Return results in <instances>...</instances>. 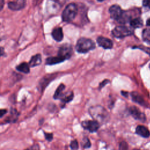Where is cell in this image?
Listing matches in <instances>:
<instances>
[{"instance_id":"7a4b0ae2","label":"cell","mask_w":150,"mask_h":150,"mask_svg":"<svg viewBox=\"0 0 150 150\" xmlns=\"http://www.w3.org/2000/svg\"><path fill=\"white\" fill-rule=\"evenodd\" d=\"M95 47V43L92 40L86 38H81L77 40L76 49L79 53H84L93 50Z\"/></svg>"},{"instance_id":"ba28073f","label":"cell","mask_w":150,"mask_h":150,"mask_svg":"<svg viewBox=\"0 0 150 150\" xmlns=\"http://www.w3.org/2000/svg\"><path fill=\"white\" fill-rule=\"evenodd\" d=\"M26 4V0H16L15 1L9 2L8 4V6L11 10L16 11L25 8Z\"/></svg>"},{"instance_id":"f546056e","label":"cell","mask_w":150,"mask_h":150,"mask_svg":"<svg viewBox=\"0 0 150 150\" xmlns=\"http://www.w3.org/2000/svg\"><path fill=\"white\" fill-rule=\"evenodd\" d=\"M4 5H5V1L4 0H0V11L3 9Z\"/></svg>"},{"instance_id":"cb8c5ba5","label":"cell","mask_w":150,"mask_h":150,"mask_svg":"<svg viewBox=\"0 0 150 150\" xmlns=\"http://www.w3.org/2000/svg\"><path fill=\"white\" fill-rule=\"evenodd\" d=\"M70 146L72 150H77L79 148V145L77 140L72 141L70 143Z\"/></svg>"},{"instance_id":"4316f807","label":"cell","mask_w":150,"mask_h":150,"mask_svg":"<svg viewBox=\"0 0 150 150\" xmlns=\"http://www.w3.org/2000/svg\"><path fill=\"white\" fill-rule=\"evenodd\" d=\"M142 4L144 6H148V8H150V0H144Z\"/></svg>"},{"instance_id":"ffe728a7","label":"cell","mask_w":150,"mask_h":150,"mask_svg":"<svg viewBox=\"0 0 150 150\" xmlns=\"http://www.w3.org/2000/svg\"><path fill=\"white\" fill-rule=\"evenodd\" d=\"M61 100L64 103H67L71 101L73 98V92H69L62 96Z\"/></svg>"},{"instance_id":"484cf974","label":"cell","mask_w":150,"mask_h":150,"mask_svg":"<svg viewBox=\"0 0 150 150\" xmlns=\"http://www.w3.org/2000/svg\"><path fill=\"white\" fill-rule=\"evenodd\" d=\"M45 138L49 141H51L53 139V134L52 133H46L45 132Z\"/></svg>"},{"instance_id":"8992f818","label":"cell","mask_w":150,"mask_h":150,"mask_svg":"<svg viewBox=\"0 0 150 150\" xmlns=\"http://www.w3.org/2000/svg\"><path fill=\"white\" fill-rule=\"evenodd\" d=\"M72 53L73 50L71 46L68 44H64L59 48L58 52V56L66 60L71 57Z\"/></svg>"},{"instance_id":"f1b7e54d","label":"cell","mask_w":150,"mask_h":150,"mask_svg":"<svg viewBox=\"0 0 150 150\" xmlns=\"http://www.w3.org/2000/svg\"><path fill=\"white\" fill-rule=\"evenodd\" d=\"M7 112V110L5 109H0V117H3Z\"/></svg>"},{"instance_id":"3957f363","label":"cell","mask_w":150,"mask_h":150,"mask_svg":"<svg viewBox=\"0 0 150 150\" xmlns=\"http://www.w3.org/2000/svg\"><path fill=\"white\" fill-rule=\"evenodd\" d=\"M77 13V6L75 4L71 3L67 5L62 12V20L69 22L73 20Z\"/></svg>"},{"instance_id":"5b68a950","label":"cell","mask_w":150,"mask_h":150,"mask_svg":"<svg viewBox=\"0 0 150 150\" xmlns=\"http://www.w3.org/2000/svg\"><path fill=\"white\" fill-rule=\"evenodd\" d=\"M132 30L125 26H118L112 31L113 36L117 38H123L132 34Z\"/></svg>"},{"instance_id":"30bf717a","label":"cell","mask_w":150,"mask_h":150,"mask_svg":"<svg viewBox=\"0 0 150 150\" xmlns=\"http://www.w3.org/2000/svg\"><path fill=\"white\" fill-rule=\"evenodd\" d=\"M123 11L121 7L117 5H112L109 9V13L110 16L115 20H117L122 15Z\"/></svg>"},{"instance_id":"52a82bcc","label":"cell","mask_w":150,"mask_h":150,"mask_svg":"<svg viewBox=\"0 0 150 150\" xmlns=\"http://www.w3.org/2000/svg\"><path fill=\"white\" fill-rule=\"evenodd\" d=\"M82 127L90 132H96L100 127V124L95 120H86L81 122Z\"/></svg>"},{"instance_id":"83f0119b","label":"cell","mask_w":150,"mask_h":150,"mask_svg":"<svg viewBox=\"0 0 150 150\" xmlns=\"http://www.w3.org/2000/svg\"><path fill=\"white\" fill-rule=\"evenodd\" d=\"M108 83H109V80H104L103 81H102V82L100 84V88H101L102 87H103L105 84H107Z\"/></svg>"},{"instance_id":"9a60e30c","label":"cell","mask_w":150,"mask_h":150,"mask_svg":"<svg viewBox=\"0 0 150 150\" xmlns=\"http://www.w3.org/2000/svg\"><path fill=\"white\" fill-rule=\"evenodd\" d=\"M41 63H42L41 55L40 54H36L31 57L28 64L30 67H35L40 65Z\"/></svg>"},{"instance_id":"6da1fadb","label":"cell","mask_w":150,"mask_h":150,"mask_svg":"<svg viewBox=\"0 0 150 150\" xmlns=\"http://www.w3.org/2000/svg\"><path fill=\"white\" fill-rule=\"evenodd\" d=\"M88 112L93 119L99 124H105L110 120V115L107 111L101 105L91 107Z\"/></svg>"},{"instance_id":"e0dca14e","label":"cell","mask_w":150,"mask_h":150,"mask_svg":"<svg viewBox=\"0 0 150 150\" xmlns=\"http://www.w3.org/2000/svg\"><path fill=\"white\" fill-rule=\"evenodd\" d=\"M16 70L20 72L27 74L29 73L30 71V66L28 63L26 62H23L21 63L20 64L18 65L16 67Z\"/></svg>"},{"instance_id":"277c9868","label":"cell","mask_w":150,"mask_h":150,"mask_svg":"<svg viewBox=\"0 0 150 150\" xmlns=\"http://www.w3.org/2000/svg\"><path fill=\"white\" fill-rule=\"evenodd\" d=\"M66 0H47L46 3V11L50 15L57 13L63 6Z\"/></svg>"},{"instance_id":"7c38bea8","label":"cell","mask_w":150,"mask_h":150,"mask_svg":"<svg viewBox=\"0 0 150 150\" xmlns=\"http://www.w3.org/2000/svg\"><path fill=\"white\" fill-rule=\"evenodd\" d=\"M52 36L56 41H62L63 38V33L62 28L57 27L54 28L52 32Z\"/></svg>"},{"instance_id":"9c48e42d","label":"cell","mask_w":150,"mask_h":150,"mask_svg":"<svg viewBox=\"0 0 150 150\" xmlns=\"http://www.w3.org/2000/svg\"><path fill=\"white\" fill-rule=\"evenodd\" d=\"M129 112L130 114L136 120L144 121L145 120V114L142 112L137 107L131 106L129 108Z\"/></svg>"},{"instance_id":"d590c367","label":"cell","mask_w":150,"mask_h":150,"mask_svg":"<svg viewBox=\"0 0 150 150\" xmlns=\"http://www.w3.org/2000/svg\"><path fill=\"white\" fill-rule=\"evenodd\" d=\"M133 150H140V149H133Z\"/></svg>"},{"instance_id":"4fadbf2b","label":"cell","mask_w":150,"mask_h":150,"mask_svg":"<svg viewBox=\"0 0 150 150\" xmlns=\"http://www.w3.org/2000/svg\"><path fill=\"white\" fill-rule=\"evenodd\" d=\"M135 131L137 134L144 138H148L150 135V132L149 129L144 125H138Z\"/></svg>"},{"instance_id":"4dcf8cb0","label":"cell","mask_w":150,"mask_h":150,"mask_svg":"<svg viewBox=\"0 0 150 150\" xmlns=\"http://www.w3.org/2000/svg\"><path fill=\"white\" fill-rule=\"evenodd\" d=\"M26 150H39V146L38 145H34L33 146H32L30 148H28Z\"/></svg>"},{"instance_id":"836d02e7","label":"cell","mask_w":150,"mask_h":150,"mask_svg":"<svg viewBox=\"0 0 150 150\" xmlns=\"http://www.w3.org/2000/svg\"><path fill=\"white\" fill-rule=\"evenodd\" d=\"M122 94L123 96H124L127 97V95H128V93H127V92H124V91H122Z\"/></svg>"},{"instance_id":"44dd1931","label":"cell","mask_w":150,"mask_h":150,"mask_svg":"<svg viewBox=\"0 0 150 150\" xmlns=\"http://www.w3.org/2000/svg\"><path fill=\"white\" fill-rule=\"evenodd\" d=\"M142 37L145 42L150 45V29H145L142 32Z\"/></svg>"},{"instance_id":"1f68e13d","label":"cell","mask_w":150,"mask_h":150,"mask_svg":"<svg viewBox=\"0 0 150 150\" xmlns=\"http://www.w3.org/2000/svg\"><path fill=\"white\" fill-rule=\"evenodd\" d=\"M5 54V51H4V49L2 47H0V57L1 56H2L3 55H4Z\"/></svg>"},{"instance_id":"8d00e7d4","label":"cell","mask_w":150,"mask_h":150,"mask_svg":"<svg viewBox=\"0 0 150 150\" xmlns=\"http://www.w3.org/2000/svg\"><path fill=\"white\" fill-rule=\"evenodd\" d=\"M149 68H150V64H149Z\"/></svg>"},{"instance_id":"ac0fdd59","label":"cell","mask_w":150,"mask_h":150,"mask_svg":"<svg viewBox=\"0 0 150 150\" xmlns=\"http://www.w3.org/2000/svg\"><path fill=\"white\" fill-rule=\"evenodd\" d=\"M130 25L134 28H139L143 26V21L141 18L137 17L130 21Z\"/></svg>"},{"instance_id":"d6986e66","label":"cell","mask_w":150,"mask_h":150,"mask_svg":"<svg viewBox=\"0 0 150 150\" xmlns=\"http://www.w3.org/2000/svg\"><path fill=\"white\" fill-rule=\"evenodd\" d=\"M64 88H65V86L63 84H60L56 90L53 96V98L54 99H58L60 98L63 95V91Z\"/></svg>"},{"instance_id":"5bb4252c","label":"cell","mask_w":150,"mask_h":150,"mask_svg":"<svg viewBox=\"0 0 150 150\" xmlns=\"http://www.w3.org/2000/svg\"><path fill=\"white\" fill-rule=\"evenodd\" d=\"M64 60L65 59L64 58L57 55V56L50 57L47 58L46 60V64L47 65H53V64L60 63L61 62H63Z\"/></svg>"},{"instance_id":"7402d4cb","label":"cell","mask_w":150,"mask_h":150,"mask_svg":"<svg viewBox=\"0 0 150 150\" xmlns=\"http://www.w3.org/2000/svg\"><path fill=\"white\" fill-rule=\"evenodd\" d=\"M52 77H44L43 79H42V81L40 82V87L42 90H43L45 89V88L46 87V86L49 84V81L50 80H49L50 79L51 80Z\"/></svg>"},{"instance_id":"e575fe53","label":"cell","mask_w":150,"mask_h":150,"mask_svg":"<svg viewBox=\"0 0 150 150\" xmlns=\"http://www.w3.org/2000/svg\"><path fill=\"white\" fill-rule=\"evenodd\" d=\"M98 1H99V2H102V1H104V0H97Z\"/></svg>"},{"instance_id":"8fae6325","label":"cell","mask_w":150,"mask_h":150,"mask_svg":"<svg viewBox=\"0 0 150 150\" xmlns=\"http://www.w3.org/2000/svg\"><path fill=\"white\" fill-rule=\"evenodd\" d=\"M97 42L100 46L105 49H111L113 46L112 42L110 39L103 36H99L97 39Z\"/></svg>"},{"instance_id":"2e32d148","label":"cell","mask_w":150,"mask_h":150,"mask_svg":"<svg viewBox=\"0 0 150 150\" xmlns=\"http://www.w3.org/2000/svg\"><path fill=\"white\" fill-rule=\"evenodd\" d=\"M131 97L134 101L138 103L139 104L142 105H145V102L144 100L141 97V96L137 92H132L131 93Z\"/></svg>"},{"instance_id":"d6a6232c","label":"cell","mask_w":150,"mask_h":150,"mask_svg":"<svg viewBox=\"0 0 150 150\" xmlns=\"http://www.w3.org/2000/svg\"><path fill=\"white\" fill-rule=\"evenodd\" d=\"M146 25L148 26H150V18H149L146 21Z\"/></svg>"},{"instance_id":"d4e9b609","label":"cell","mask_w":150,"mask_h":150,"mask_svg":"<svg viewBox=\"0 0 150 150\" xmlns=\"http://www.w3.org/2000/svg\"><path fill=\"white\" fill-rule=\"evenodd\" d=\"M84 141V144H83V147L85 148H87L90 147L91 146V143L89 141V139L87 138H85L84 139H83Z\"/></svg>"},{"instance_id":"603a6c76","label":"cell","mask_w":150,"mask_h":150,"mask_svg":"<svg viewBox=\"0 0 150 150\" xmlns=\"http://www.w3.org/2000/svg\"><path fill=\"white\" fill-rule=\"evenodd\" d=\"M128 145L125 141H121L119 145V150H128Z\"/></svg>"}]
</instances>
